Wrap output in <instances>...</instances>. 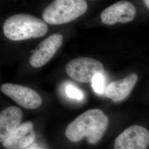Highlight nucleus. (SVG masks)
I'll return each instance as SVG.
<instances>
[{"label": "nucleus", "mask_w": 149, "mask_h": 149, "mask_svg": "<svg viewBox=\"0 0 149 149\" xmlns=\"http://www.w3.org/2000/svg\"><path fill=\"white\" fill-rule=\"evenodd\" d=\"M87 10V3L84 0H56L44 9L42 18L50 24H63L83 15Z\"/></svg>", "instance_id": "obj_3"}, {"label": "nucleus", "mask_w": 149, "mask_h": 149, "mask_svg": "<svg viewBox=\"0 0 149 149\" xmlns=\"http://www.w3.org/2000/svg\"><path fill=\"white\" fill-rule=\"evenodd\" d=\"M3 31L8 39L19 41L43 37L48 31V26L35 16L18 14L6 19L3 24Z\"/></svg>", "instance_id": "obj_2"}, {"label": "nucleus", "mask_w": 149, "mask_h": 149, "mask_svg": "<svg viewBox=\"0 0 149 149\" xmlns=\"http://www.w3.org/2000/svg\"><path fill=\"white\" fill-rule=\"evenodd\" d=\"M66 93L71 98L81 100L83 98L82 92L73 86H68L66 89Z\"/></svg>", "instance_id": "obj_13"}, {"label": "nucleus", "mask_w": 149, "mask_h": 149, "mask_svg": "<svg viewBox=\"0 0 149 149\" xmlns=\"http://www.w3.org/2000/svg\"><path fill=\"white\" fill-rule=\"evenodd\" d=\"M108 123V118L101 110L90 109L70 123L65 134L71 141L76 143L86 138L88 143L95 144L103 137Z\"/></svg>", "instance_id": "obj_1"}, {"label": "nucleus", "mask_w": 149, "mask_h": 149, "mask_svg": "<svg viewBox=\"0 0 149 149\" xmlns=\"http://www.w3.org/2000/svg\"><path fill=\"white\" fill-rule=\"evenodd\" d=\"M36 138L34 125L31 122L21 124L2 142L7 149H23L32 144Z\"/></svg>", "instance_id": "obj_9"}, {"label": "nucleus", "mask_w": 149, "mask_h": 149, "mask_svg": "<svg viewBox=\"0 0 149 149\" xmlns=\"http://www.w3.org/2000/svg\"><path fill=\"white\" fill-rule=\"evenodd\" d=\"M65 70L72 79L83 83L91 82L95 75L103 74L104 72V66L100 61L87 57L71 60L66 64Z\"/></svg>", "instance_id": "obj_4"}, {"label": "nucleus", "mask_w": 149, "mask_h": 149, "mask_svg": "<svg viewBox=\"0 0 149 149\" xmlns=\"http://www.w3.org/2000/svg\"><path fill=\"white\" fill-rule=\"evenodd\" d=\"M94 91L98 95H102L105 92V79L103 74H98L95 76L91 82Z\"/></svg>", "instance_id": "obj_12"}, {"label": "nucleus", "mask_w": 149, "mask_h": 149, "mask_svg": "<svg viewBox=\"0 0 149 149\" xmlns=\"http://www.w3.org/2000/svg\"><path fill=\"white\" fill-rule=\"evenodd\" d=\"M138 76L132 73L121 80L112 82L107 86L104 93L113 101H122L128 97L136 84Z\"/></svg>", "instance_id": "obj_10"}, {"label": "nucleus", "mask_w": 149, "mask_h": 149, "mask_svg": "<svg viewBox=\"0 0 149 149\" xmlns=\"http://www.w3.org/2000/svg\"><path fill=\"white\" fill-rule=\"evenodd\" d=\"M22 112L18 108L11 106L0 113V141L2 143L21 124Z\"/></svg>", "instance_id": "obj_11"}, {"label": "nucleus", "mask_w": 149, "mask_h": 149, "mask_svg": "<svg viewBox=\"0 0 149 149\" xmlns=\"http://www.w3.org/2000/svg\"><path fill=\"white\" fill-rule=\"evenodd\" d=\"M149 145V131L135 125L126 129L118 136L114 149H147Z\"/></svg>", "instance_id": "obj_5"}, {"label": "nucleus", "mask_w": 149, "mask_h": 149, "mask_svg": "<svg viewBox=\"0 0 149 149\" xmlns=\"http://www.w3.org/2000/svg\"><path fill=\"white\" fill-rule=\"evenodd\" d=\"M1 91L18 104L27 109H36L42 103V99L37 92L28 87L7 83L1 85Z\"/></svg>", "instance_id": "obj_6"}, {"label": "nucleus", "mask_w": 149, "mask_h": 149, "mask_svg": "<svg viewBox=\"0 0 149 149\" xmlns=\"http://www.w3.org/2000/svg\"><path fill=\"white\" fill-rule=\"evenodd\" d=\"M144 3L149 9V0H145L144 1Z\"/></svg>", "instance_id": "obj_14"}, {"label": "nucleus", "mask_w": 149, "mask_h": 149, "mask_svg": "<svg viewBox=\"0 0 149 149\" xmlns=\"http://www.w3.org/2000/svg\"><path fill=\"white\" fill-rule=\"evenodd\" d=\"M63 36L60 33H54L40 43L29 58L33 67L39 68L51 60L61 46Z\"/></svg>", "instance_id": "obj_7"}, {"label": "nucleus", "mask_w": 149, "mask_h": 149, "mask_svg": "<svg viewBox=\"0 0 149 149\" xmlns=\"http://www.w3.org/2000/svg\"><path fill=\"white\" fill-rule=\"evenodd\" d=\"M135 15L136 8L131 2L121 1L102 11L101 18L104 24L113 25L117 23H126L132 21Z\"/></svg>", "instance_id": "obj_8"}]
</instances>
